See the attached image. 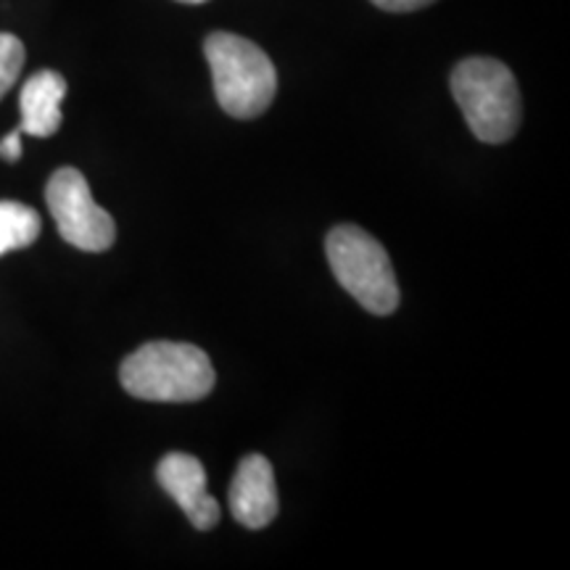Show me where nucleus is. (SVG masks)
Masks as SVG:
<instances>
[{"label": "nucleus", "instance_id": "1", "mask_svg": "<svg viewBox=\"0 0 570 570\" xmlns=\"http://www.w3.org/2000/svg\"><path fill=\"white\" fill-rule=\"evenodd\" d=\"M125 391L146 402H198L214 389L212 360L194 344L151 341L122 362Z\"/></svg>", "mask_w": 570, "mask_h": 570}, {"label": "nucleus", "instance_id": "2", "mask_svg": "<svg viewBox=\"0 0 570 570\" xmlns=\"http://www.w3.org/2000/svg\"><path fill=\"white\" fill-rule=\"evenodd\" d=\"M217 104L235 119H254L269 109L277 92V71L252 40L233 32H212L204 42Z\"/></svg>", "mask_w": 570, "mask_h": 570}, {"label": "nucleus", "instance_id": "3", "mask_svg": "<svg viewBox=\"0 0 570 570\" xmlns=\"http://www.w3.org/2000/svg\"><path fill=\"white\" fill-rule=\"evenodd\" d=\"M452 96L470 132L483 142H508L520 127V90L497 59H465L452 71Z\"/></svg>", "mask_w": 570, "mask_h": 570}, {"label": "nucleus", "instance_id": "4", "mask_svg": "<svg viewBox=\"0 0 570 570\" xmlns=\"http://www.w3.org/2000/svg\"><path fill=\"white\" fill-rule=\"evenodd\" d=\"M325 254L341 288L348 291L370 315H391L399 306V285L391 259L373 235L356 225L327 233Z\"/></svg>", "mask_w": 570, "mask_h": 570}, {"label": "nucleus", "instance_id": "5", "mask_svg": "<svg viewBox=\"0 0 570 570\" xmlns=\"http://www.w3.org/2000/svg\"><path fill=\"white\" fill-rule=\"evenodd\" d=\"M46 202L51 209L56 227L69 246L80 252H106L117 238V225L111 214L96 204L85 175L75 167L53 173L46 188Z\"/></svg>", "mask_w": 570, "mask_h": 570}, {"label": "nucleus", "instance_id": "6", "mask_svg": "<svg viewBox=\"0 0 570 570\" xmlns=\"http://www.w3.org/2000/svg\"><path fill=\"white\" fill-rule=\"evenodd\" d=\"M156 481L180 504L194 529L212 531L219 523V504L206 491V470L194 454H167L156 468Z\"/></svg>", "mask_w": 570, "mask_h": 570}, {"label": "nucleus", "instance_id": "7", "mask_svg": "<svg viewBox=\"0 0 570 570\" xmlns=\"http://www.w3.org/2000/svg\"><path fill=\"white\" fill-rule=\"evenodd\" d=\"M230 512L246 529H267L277 515L275 470L262 454H248L235 468L230 483Z\"/></svg>", "mask_w": 570, "mask_h": 570}, {"label": "nucleus", "instance_id": "8", "mask_svg": "<svg viewBox=\"0 0 570 570\" xmlns=\"http://www.w3.org/2000/svg\"><path fill=\"white\" fill-rule=\"evenodd\" d=\"M67 96V80L53 69H42L24 82L19 98V130L32 138H51L61 127V101Z\"/></svg>", "mask_w": 570, "mask_h": 570}, {"label": "nucleus", "instance_id": "9", "mask_svg": "<svg viewBox=\"0 0 570 570\" xmlns=\"http://www.w3.org/2000/svg\"><path fill=\"white\" fill-rule=\"evenodd\" d=\"M40 235V214L19 202H0V256L32 246Z\"/></svg>", "mask_w": 570, "mask_h": 570}, {"label": "nucleus", "instance_id": "10", "mask_svg": "<svg viewBox=\"0 0 570 570\" xmlns=\"http://www.w3.org/2000/svg\"><path fill=\"white\" fill-rule=\"evenodd\" d=\"M24 67V46L17 35L0 32V98L11 90Z\"/></svg>", "mask_w": 570, "mask_h": 570}, {"label": "nucleus", "instance_id": "11", "mask_svg": "<svg viewBox=\"0 0 570 570\" xmlns=\"http://www.w3.org/2000/svg\"><path fill=\"white\" fill-rule=\"evenodd\" d=\"M377 9L391 11V13H407V11H420L425 6L436 3V0H373Z\"/></svg>", "mask_w": 570, "mask_h": 570}, {"label": "nucleus", "instance_id": "12", "mask_svg": "<svg viewBox=\"0 0 570 570\" xmlns=\"http://www.w3.org/2000/svg\"><path fill=\"white\" fill-rule=\"evenodd\" d=\"M19 156H21V130H13L0 140V159L19 161Z\"/></svg>", "mask_w": 570, "mask_h": 570}, {"label": "nucleus", "instance_id": "13", "mask_svg": "<svg viewBox=\"0 0 570 570\" xmlns=\"http://www.w3.org/2000/svg\"><path fill=\"white\" fill-rule=\"evenodd\" d=\"M180 3H194L196 6V3H206V0H180Z\"/></svg>", "mask_w": 570, "mask_h": 570}]
</instances>
